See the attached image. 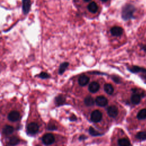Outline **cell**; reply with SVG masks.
<instances>
[{
    "mask_svg": "<svg viewBox=\"0 0 146 146\" xmlns=\"http://www.w3.org/2000/svg\"><path fill=\"white\" fill-rule=\"evenodd\" d=\"M135 7L132 4L125 5L121 10V17L124 21H128L133 18Z\"/></svg>",
    "mask_w": 146,
    "mask_h": 146,
    "instance_id": "6da1fadb",
    "label": "cell"
},
{
    "mask_svg": "<svg viewBox=\"0 0 146 146\" xmlns=\"http://www.w3.org/2000/svg\"><path fill=\"white\" fill-rule=\"evenodd\" d=\"M39 125L35 122H31L29 123L27 125V132L30 135H35L39 131Z\"/></svg>",
    "mask_w": 146,
    "mask_h": 146,
    "instance_id": "7a4b0ae2",
    "label": "cell"
},
{
    "mask_svg": "<svg viewBox=\"0 0 146 146\" xmlns=\"http://www.w3.org/2000/svg\"><path fill=\"white\" fill-rule=\"evenodd\" d=\"M42 142L46 145H49L54 143L55 141V137L52 133H46L44 135L42 138Z\"/></svg>",
    "mask_w": 146,
    "mask_h": 146,
    "instance_id": "3957f363",
    "label": "cell"
},
{
    "mask_svg": "<svg viewBox=\"0 0 146 146\" xmlns=\"http://www.w3.org/2000/svg\"><path fill=\"white\" fill-rule=\"evenodd\" d=\"M8 119L12 122H16L20 120L21 114L17 111H11L8 115Z\"/></svg>",
    "mask_w": 146,
    "mask_h": 146,
    "instance_id": "277c9868",
    "label": "cell"
},
{
    "mask_svg": "<svg viewBox=\"0 0 146 146\" xmlns=\"http://www.w3.org/2000/svg\"><path fill=\"white\" fill-rule=\"evenodd\" d=\"M22 12L25 15L27 14L30 10L31 2V0H22Z\"/></svg>",
    "mask_w": 146,
    "mask_h": 146,
    "instance_id": "5b68a950",
    "label": "cell"
},
{
    "mask_svg": "<svg viewBox=\"0 0 146 146\" xmlns=\"http://www.w3.org/2000/svg\"><path fill=\"white\" fill-rule=\"evenodd\" d=\"M102 117V114L99 110L94 111L91 115V120L95 123L100 121Z\"/></svg>",
    "mask_w": 146,
    "mask_h": 146,
    "instance_id": "8992f818",
    "label": "cell"
},
{
    "mask_svg": "<svg viewBox=\"0 0 146 146\" xmlns=\"http://www.w3.org/2000/svg\"><path fill=\"white\" fill-rule=\"evenodd\" d=\"M111 34L115 36H120L123 33V29L119 26H114L111 29Z\"/></svg>",
    "mask_w": 146,
    "mask_h": 146,
    "instance_id": "52a82bcc",
    "label": "cell"
},
{
    "mask_svg": "<svg viewBox=\"0 0 146 146\" xmlns=\"http://www.w3.org/2000/svg\"><path fill=\"white\" fill-rule=\"evenodd\" d=\"M95 102L98 106L103 107L107 104L108 100L106 97L103 96H99L96 98Z\"/></svg>",
    "mask_w": 146,
    "mask_h": 146,
    "instance_id": "ba28073f",
    "label": "cell"
},
{
    "mask_svg": "<svg viewBox=\"0 0 146 146\" xmlns=\"http://www.w3.org/2000/svg\"><path fill=\"white\" fill-rule=\"evenodd\" d=\"M119 111L117 108L115 106H111L107 109V113L108 115L112 117H115L118 114Z\"/></svg>",
    "mask_w": 146,
    "mask_h": 146,
    "instance_id": "9c48e42d",
    "label": "cell"
},
{
    "mask_svg": "<svg viewBox=\"0 0 146 146\" xmlns=\"http://www.w3.org/2000/svg\"><path fill=\"white\" fill-rule=\"evenodd\" d=\"M100 88L99 84L96 82H91L88 86V90L92 93L96 92Z\"/></svg>",
    "mask_w": 146,
    "mask_h": 146,
    "instance_id": "30bf717a",
    "label": "cell"
},
{
    "mask_svg": "<svg viewBox=\"0 0 146 146\" xmlns=\"http://www.w3.org/2000/svg\"><path fill=\"white\" fill-rule=\"evenodd\" d=\"M127 69L130 72H133V73H137V72H146V69H145L144 68L141 67L137 66H132L131 67H129L127 68Z\"/></svg>",
    "mask_w": 146,
    "mask_h": 146,
    "instance_id": "8fae6325",
    "label": "cell"
},
{
    "mask_svg": "<svg viewBox=\"0 0 146 146\" xmlns=\"http://www.w3.org/2000/svg\"><path fill=\"white\" fill-rule=\"evenodd\" d=\"M89 81L90 78L86 75H82L78 79V83L81 86H84L87 85Z\"/></svg>",
    "mask_w": 146,
    "mask_h": 146,
    "instance_id": "7c38bea8",
    "label": "cell"
},
{
    "mask_svg": "<svg viewBox=\"0 0 146 146\" xmlns=\"http://www.w3.org/2000/svg\"><path fill=\"white\" fill-rule=\"evenodd\" d=\"M87 9L90 12L92 13H95L98 11V6L95 2H91L88 5Z\"/></svg>",
    "mask_w": 146,
    "mask_h": 146,
    "instance_id": "4fadbf2b",
    "label": "cell"
},
{
    "mask_svg": "<svg viewBox=\"0 0 146 146\" xmlns=\"http://www.w3.org/2000/svg\"><path fill=\"white\" fill-rule=\"evenodd\" d=\"M13 131H14L13 127L9 125H5L2 129V132L6 135H10L11 133H12L13 132Z\"/></svg>",
    "mask_w": 146,
    "mask_h": 146,
    "instance_id": "5bb4252c",
    "label": "cell"
},
{
    "mask_svg": "<svg viewBox=\"0 0 146 146\" xmlns=\"http://www.w3.org/2000/svg\"><path fill=\"white\" fill-rule=\"evenodd\" d=\"M68 65H69V63L68 62H63V63H61L60 64L59 70H58L59 74L60 75L63 74L64 72V71H66V70L67 68Z\"/></svg>",
    "mask_w": 146,
    "mask_h": 146,
    "instance_id": "9a60e30c",
    "label": "cell"
},
{
    "mask_svg": "<svg viewBox=\"0 0 146 146\" xmlns=\"http://www.w3.org/2000/svg\"><path fill=\"white\" fill-rule=\"evenodd\" d=\"M140 99H141L140 95L137 94H133L132 95V96H131V98L132 103L133 104H139L140 103Z\"/></svg>",
    "mask_w": 146,
    "mask_h": 146,
    "instance_id": "2e32d148",
    "label": "cell"
},
{
    "mask_svg": "<svg viewBox=\"0 0 146 146\" xmlns=\"http://www.w3.org/2000/svg\"><path fill=\"white\" fill-rule=\"evenodd\" d=\"M104 90L107 94H110V95L112 94L113 92V90H114L113 86L111 84H109V83H107V84H104Z\"/></svg>",
    "mask_w": 146,
    "mask_h": 146,
    "instance_id": "e0dca14e",
    "label": "cell"
},
{
    "mask_svg": "<svg viewBox=\"0 0 146 146\" xmlns=\"http://www.w3.org/2000/svg\"><path fill=\"white\" fill-rule=\"evenodd\" d=\"M19 141H20V140H19V137L14 136L10 138V139L9 140V143L10 145L15 146V145H17L18 144H19Z\"/></svg>",
    "mask_w": 146,
    "mask_h": 146,
    "instance_id": "ac0fdd59",
    "label": "cell"
},
{
    "mask_svg": "<svg viewBox=\"0 0 146 146\" xmlns=\"http://www.w3.org/2000/svg\"><path fill=\"white\" fill-rule=\"evenodd\" d=\"M118 144L119 146H130V142L129 140L126 138L120 139L118 140Z\"/></svg>",
    "mask_w": 146,
    "mask_h": 146,
    "instance_id": "d6986e66",
    "label": "cell"
},
{
    "mask_svg": "<svg viewBox=\"0 0 146 146\" xmlns=\"http://www.w3.org/2000/svg\"><path fill=\"white\" fill-rule=\"evenodd\" d=\"M84 103L87 106H93L94 104V99L90 96H87L84 99Z\"/></svg>",
    "mask_w": 146,
    "mask_h": 146,
    "instance_id": "ffe728a7",
    "label": "cell"
},
{
    "mask_svg": "<svg viewBox=\"0 0 146 146\" xmlns=\"http://www.w3.org/2000/svg\"><path fill=\"white\" fill-rule=\"evenodd\" d=\"M137 117L140 119H144L146 117V109H142L141 110L137 113Z\"/></svg>",
    "mask_w": 146,
    "mask_h": 146,
    "instance_id": "44dd1931",
    "label": "cell"
},
{
    "mask_svg": "<svg viewBox=\"0 0 146 146\" xmlns=\"http://www.w3.org/2000/svg\"><path fill=\"white\" fill-rule=\"evenodd\" d=\"M65 101V98L63 95H59L57 96L55 99V102L56 104L58 105H61Z\"/></svg>",
    "mask_w": 146,
    "mask_h": 146,
    "instance_id": "7402d4cb",
    "label": "cell"
},
{
    "mask_svg": "<svg viewBox=\"0 0 146 146\" xmlns=\"http://www.w3.org/2000/svg\"><path fill=\"white\" fill-rule=\"evenodd\" d=\"M136 137L139 140H145L146 139V131L139 132L136 134Z\"/></svg>",
    "mask_w": 146,
    "mask_h": 146,
    "instance_id": "603a6c76",
    "label": "cell"
},
{
    "mask_svg": "<svg viewBox=\"0 0 146 146\" xmlns=\"http://www.w3.org/2000/svg\"><path fill=\"white\" fill-rule=\"evenodd\" d=\"M37 76L39 78L43 79H48L50 77V75L46 72H41L40 73H39V74L37 75Z\"/></svg>",
    "mask_w": 146,
    "mask_h": 146,
    "instance_id": "cb8c5ba5",
    "label": "cell"
},
{
    "mask_svg": "<svg viewBox=\"0 0 146 146\" xmlns=\"http://www.w3.org/2000/svg\"><path fill=\"white\" fill-rule=\"evenodd\" d=\"M89 132L90 133V134L92 136H98V135H100V134L96 131H95L93 128L91 127L89 129Z\"/></svg>",
    "mask_w": 146,
    "mask_h": 146,
    "instance_id": "d4e9b609",
    "label": "cell"
},
{
    "mask_svg": "<svg viewBox=\"0 0 146 146\" xmlns=\"http://www.w3.org/2000/svg\"><path fill=\"white\" fill-rule=\"evenodd\" d=\"M48 128L50 130H54L56 129V126L54 123H49L48 125Z\"/></svg>",
    "mask_w": 146,
    "mask_h": 146,
    "instance_id": "484cf974",
    "label": "cell"
},
{
    "mask_svg": "<svg viewBox=\"0 0 146 146\" xmlns=\"http://www.w3.org/2000/svg\"><path fill=\"white\" fill-rule=\"evenodd\" d=\"M112 79L116 83H119L120 79L117 76H112Z\"/></svg>",
    "mask_w": 146,
    "mask_h": 146,
    "instance_id": "4316f807",
    "label": "cell"
},
{
    "mask_svg": "<svg viewBox=\"0 0 146 146\" xmlns=\"http://www.w3.org/2000/svg\"><path fill=\"white\" fill-rule=\"evenodd\" d=\"M142 48H143V49L145 51H146V46H144V45L143 46H142Z\"/></svg>",
    "mask_w": 146,
    "mask_h": 146,
    "instance_id": "83f0119b",
    "label": "cell"
},
{
    "mask_svg": "<svg viewBox=\"0 0 146 146\" xmlns=\"http://www.w3.org/2000/svg\"><path fill=\"white\" fill-rule=\"evenodd\" d=\"M101 1H102V2H106V1H107L108 0H100Z\"/></svg>",
    "mask_w": 146,
    "mask_h": 146,
    "instance_id": "f1b7e54d",
    "label": "cell"
},
{
    "mask_svg": "<svg viewBox=\"0 0 146 146\" xmlns=\"http://www.w3.org/2000/svg\"><path fill=\"white\" fill-rule=\"evenodd\" d=\"M84 1H85V2H89V1H90L91 0H83Z\"/></svg>",
    "mask_w": 146,
    "mask_h": 146,
    "instance_id": "f546056e",
    "label": "cell"
}]
</instances>
